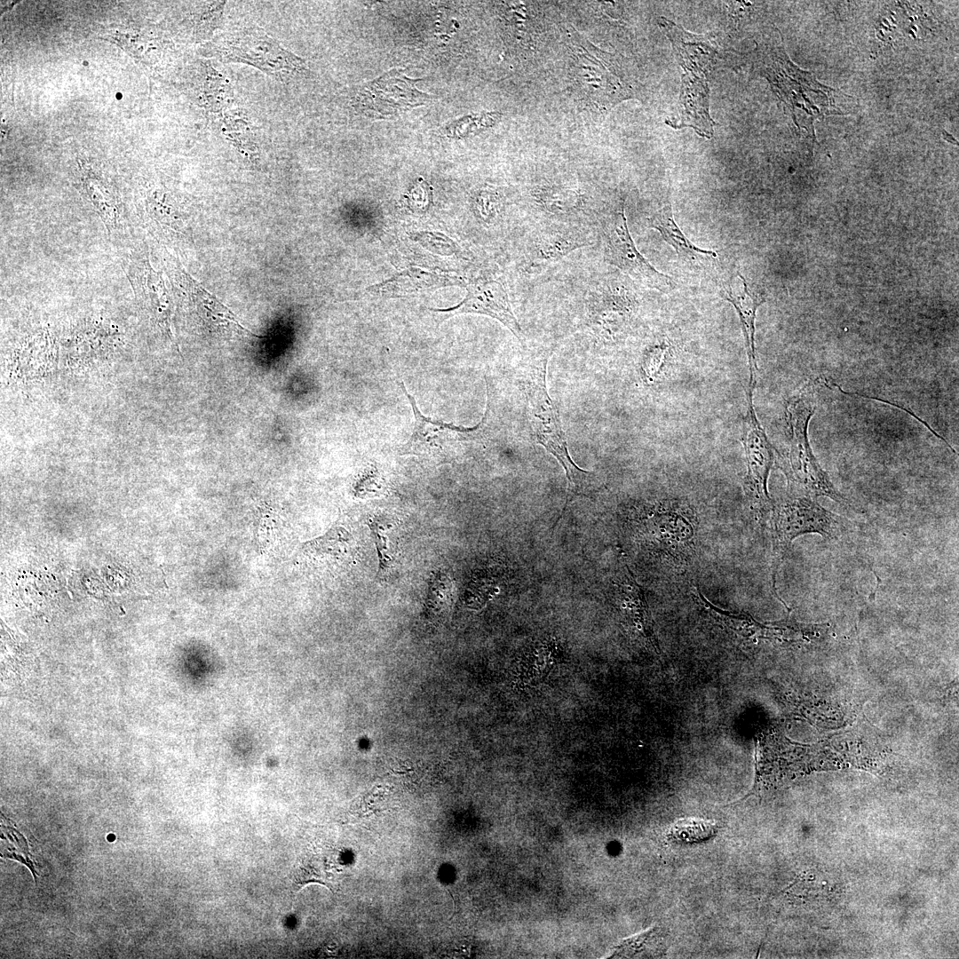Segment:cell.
Instances as JSON below:
<instances>
[{"instance_id": "obj_22", "label": "cell", "mask_w": 959, "mask_h": 959, "mask_svg": "<svg viewBox=\"0 0 959 959\" xmlns=\"http://www.w3.org/2000/svg\"><path fill=\"white\" fill-rule=\"evenodd\" d=\"M717 832V826L714 821L686 818L676 821L669 829L667 836L670 841L688 844L709 840Z\"/></svg>"}, {"instance_id": "obj_9", "label": "cell", "mask_w": 959, "mask_h": 959, "mask_svg": "<svg viewBox=\"0 0 959 959\" xmlns=\"http://www.w3.org/2000/svg\"><path fill=\"white\" fill-rule=\"evenodd\" d=\"M571 48L575 55V80L581 91L598 107L606 111L628 98L630 91L611 55L583 40Z\"/></svg>"}, {"instance_id": "obj_2", "label": "cell", "mask_w": 959, "mask_h": 959, "mask_svg": "<svg viewBox=\"0 0 959 959\" xmlns=\"http://www.w3.org/2000/svg\"><path fill=\"white\" fill-rule=\"evenodd\" d=\"M658 23L684 71L679 117L668 123L675 129L691 127L700 136L710 139L714 122L709 113V75L717 53L714 41L709 36L689 33L664 17H660Z\"/></svg>"}, {"instance_id": "obj_5", "label": "cell", "mask_w": 959, "mask_h": 959, "mask_svg": "<svg viewBox=\"0 0 959 959\" xmlns=\"http://www.w3.org/2000/svg\"><path fill=\"white\" fill-rule=\"evenodd\" d=\"M771 514L773 576L795 538L819 534L825 539L835 540L842 534L844 526L839 516L825 509L815 498L804 495H789L778 505L773 504Z\"/></svg>"}, {"instance_id": "obj_10", "label": "cell", "mask_w": 959, "mask_h": 959, "mask_svg": "<svg viewBox=\"0 0 959 959\" xmlns=\"http://www.w3.org/2000/svg\"><path fill=\"white\" fill-rule=\"evenodd\" d=\"M466 287L467 293L458 305L433 311L451 315L478 313L489 316L500 321L520 342L523 341V331L512 310L504 281L497 279H478Z\"/></svg>"}, {"instance_id": "obj_16", "label": "cell", "mask_w": 959, "mask_h": 959, "mask_svg": "<svg viewBox=\"0 0 959 959\" xmlns=\"http://www.w3.org/2000/svg\"><path fill=\"white\" fill-rule=\"evenodd\" d=\"M178 274L177 280L179 285L188 292L201 314L210 323L219 328L255 336L236 320L234 313L226 305L187 275L186 272L180 270Z\"/></svg>"}, {"instance_id": "obj_13", "label": "cell", "mask_w": 959, "mask_h": 959, "mask_svg": "<svg viewBox=\"0 0 959 959\" xmlns=\"http://www.w3.org/2000/svg\"><path fill=\"white\" fill-rule=\"evenodd\" d=\"M222 53L231 59H242L268 71H297L302 63L288 54L271 38L259 33H242L230 36L225 42Z\"/></svg>"}, {"instance_id": "obj_17", "label": "cell", "mask_w": 959, "mask_h": 959, "mask_svg": "<svg viewBox=\"0 0 959 959\" xmlns=\"http://www.w3.org/2000/svg\"><path fill=\"white\" fill-rule=\"evenodd\" d=\"M617 599L626 614L639 625L644 635L654 642L650 616L641 586L636 582L627 565L614 581Z\"/></svg>"}, {"instance_id": "obj_15", "label": "cell", "mask_w": 959, "mask_h": 959, "mask_svg": "<svg viewBox=\"0 0 959 959\" xmlns=\"http://www.w3.org/2000/svg\"><path fill=\"white\" fill-rule=\"evenodd\" d=\"M452 285L465 286L466 283L462 277L457 275L439 274L411 267L385 281L368 288V290L375 295L392 297Z\"/></svg>"}, {"instance_id": "obj_7", "label": "cell", "mask_w": 959, "mask_h": 959, "mask_svg": "<svg viewBox=\"0 0 959 959\" xmlns=\"http://www.w3.org/2000/svg\"><path fill=\"white\" fill-rule=\"evenodd\" d=\"M595 242L596 234L587 223L540 219L521 239L519 266L526 273H539L573 251Z\"/></svg>"}, {"instance_id": "obj_3", "label": "cell", "mask_w": 959, "mask_h": 959, "mask_svg": "<svg viewBox=\"0 0 959 959\" xmlns=\"http://www.w3.org/2000/svg\"><path fill=\"white\" fill-rule=\"evenodd\" d=\"M754 67L769 81L777 95L790 109L793 120L797 109L806 115L812 139H815L813 123L816 119L845 114L836 100L844 94L819 83L812 73L798 68L790 61L779 42L757 45Z\"/></svg>"}, {"instance_id": "obj_11", "label": "cell", "mask_w": 959, "mask_h": 959, "mask_svg": "<svg viewBox=\"0 0 959 959\" xmlns=\"http://www.w3.org/2000/svg\"><path fill=\"white\" fill-rule=\"evenodd\" d=\"M426 95L415 90L414 82L392 71L368 83L359 94L362 112L370 115H391L424 102Z\"/></svg>"}, {"instance_id": "obj_6", "label": "cell", "mask_w": 959, "mask_h": 959, "mask_svg": "<svg viewBox=\"0 0 959 959\" xmlns=\"http://www.w3.org/2000/svg\"><path fill=\"white\" fill-rule=\"evenodd\" d=\"M597 223L606 263L647 288L661 291L672 288V279L654 268L638 251L628 227L623 202L598 217Z\"/></svg>"}, {"instance_id": "obj_14", "label": "cell", "mask_w": 959, "mask_h": 959, "mask_svg": "<svg viewBox=\"0 0 959 959\" xmlns=\"http://www.w3.org/2000/svg\"><path fill=\"white\" fill-rule=\"evenodd\" d=\"M737 277L736 283L730 284L723 289L722 297L733 305L740 318L749 363V379L748 388L754 390L757 372L755 321L757 309L765 302V298L749 289V284L740 273H737Z\"/></svg>"}, {"instance_id": "obj_12", "label": "cell", "mask_w": 959, "mask_h": 959, "mask_svg": "<svg viewBox=\"0 0 959 959\" xmlns=\"http://www.w3.org/2000/svg\"><path fill=\"white\" fill-rule=\"evenodd\" d=\"M587 322L598 335L614 329L632 310V300L625 288L614 281L603 280L590 285L585 296Z\"/></svg>"}, {"instance_id": "obj_8", "label": "cell", "mask_w": 959, "mask_h": 959, "mask_svg": "<svg viewBox=\"0 0 959 959\" xmlns=\"http://www.w3.org/2000/svg\"><path fill=\"white\" fill-rule=\"evenodd\" d=\"M753 392V389H747V413L742 422L741 442L747 463L743 490L750 509L756 516L763 519L771 513L773 507L767 489V481L777 450L768 440L757 417Z\"/></svg>"}, {"instance_id": "obj_21", "label": "cell", "mask_w": 959, "mask_h": 959, "mask_svg": "<svg viewBox=\"0 0 959 959\" xmlns=\"http://www.w3.org/2000/svg\"><path fill=\"white\" fill-rule=\"evenodd\" d=\"M666 932L654 927L622 941L612 953L613 957H661L668 947Z\"/></svg>"}, {"instance_id": "obj_1", "label": "cell", "mask_w": 959, "mask_h": 959, "mask_svg": "<svg viewBox=\"0 0 959 959\" xmlns=\"http://www.w3.org/2000/svg\"><path fill=\"white\" fill-rule=\"evenodd\" d=\"M551 353L552 348L526 357L520 365L519 381L535 440L562 465L569 492L575 495L588 487L591 472L581 469L570 456L559 410L548 392L546 374Z\"/></svg>"}, {"instance_id": "obj_18", "label": "cell", "mask_w": 959, "mask_h": 959, "mask_svg": "<svg viewBox=\"0 0 959 959\" xmlns=\"http://www.w3.org/2000/svg\"><path fill=\"white\" fill-rule=\"evenodd\" d=\"M128 275L137 295L143 297L145 302L155 308L159 315L163 313L168 318L170 301L167 289L162 277L148 262L131 263Z\"/></svg>"}, {"instance_id": "obj_23", "label": "cell", "mask_w": 959, "mask_h": 959, "mask_svg": "<svg viewBox=\"0 0 959 959\" xmlns=\"http://www.w3.org/2000/svg\"><path fill=\"white\" fill-rule=\"evenodd\" d=\"M668 348L656 346L652 349L646 359V374L647 377H654L661 370L666 359Z\"/></svg>"}, {"instance_id": "obj_4", "label": "cell", "mask_w": 959, "mask_h": 959, "mask_svg": "<svg viewBox=\"0 0 959 959\" xmlns=\"http://www.w3.org/2000/svg\"><path fill=\"white\" fill-rule=\"evenodd\" d=\"M814 390L813 382L809 383L786 402L789 451L786 461H781V469L787 478L789 495L825 496L840 504L847 503L821 468L810 445L809 422L816 410Z\"/></svg>"}, {"instance_id": "obj_19", "label": "cell", "mask_w": 959, "mask_h": 959, "mask_svg": "<svg viewBox=\"0 0 959 959\" xmlns=\"http://www.w3.org/2000/svg\"><path fill=\"white\" fill-rule=\"evenodd\" d=\"M648 226L658 231L680 258L691 260L701 256L716 257V252L702 250L689 241L675 222L670 204L659 209L649 218Z\"/></svg>"}, {"instance_id": "obj_20", "label": "cell", "mask_w": 959, "mask_h": 959, "mask_svg": "<svg viewBox=\"0 0 959 959\" xmlns=\"http://www.w3.org/2000/svg\"><path fill=\"white\" fill-rule=\"evenodd\" d=\"M353 539L342 527L332 528L323 537L307 543L305 551L321 564L346 562L353 551Z\"/></svg>"}]
</instances>
